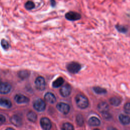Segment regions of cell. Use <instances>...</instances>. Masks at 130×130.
Here are the masks:
<instances>
[{"instance_id":"cell-1","label":"cell","mask_w":130,"mask_h":130,"mask_svg":"<svg viewBox=\"0 0 130 130\" xmlns=\"http://www.w3.org/2000/svg\"><path fill=\"white\" fill-rule=\"evenodd\" d=\"M75 101L78 107L81 109L86 108L89 104L88 100L87 98L80 94H78L76 96Z\"/></svg>"},{"instance_id":"cell-2","label":"cell","mask_w":130,"mask_h":130,"mask_svg":"<svg viewBox=\"0 0 130 130\" xmlns=\"http://www.w3.org/2000/svg\"><path fill=\"white\" fill-rule=\"evenodd\" d=\"M81 68V66L79 63L74 61L69 63L67 66V69L68 71L73 74L78 73L80 70Z\"/></svg>"},{"instance_id":"cell-3","label":"cell","mask_w":130,"mask_h":130,"mask_svg":"<svg viewBox=\"0 0 130 130\" xmlns=\"http://www.w3.org/2000/svg\"><path fill=\"white\" fill-rule=\"evenodd\" d=\"M33 106L34 108L37 111L41 112L45 110L46 108V103L41 99H38L34 102Z\"/></svg>"},{"instance_id":"cell-4","label":"cell","mask_w":130,"mask_h":130,"mask_svg":"<svg viewBox=\"0 0 130 130\" xmlns=\"http://www.w3.org/2000/svg\"><path fill=\"white\" fill-rule=\"evenodd\" d=\"M35 85L36 88L38 90L41 91L44 90L46 86V83L44 78L41 76L37 77L35 80Z\"/></svg>"},{"instance_id":"cell-5","label":"cell","mask_w":130,"mask_h":130,"mask_svg":"<svg viewBox=\"0 0 130 130\" xmlns=\"http://www.w3.org/2000/svg\"><path fill=\"white\" fill-rule=\"evenodd\" d=\"M56 108L60 112L64 114H67L69 113L70 110V106L64 103H59L56 105Z\"/></svg>"},{"instance_id":"cell-6","label":"cell","mask_w":130,"mask_h":130,"mask_svg":"<svg viewBox=\"0 0 130 130\" xmlns=\"http://www.w3.org/2000/svg\"><path fill=\"white\" fill-rule=\"evenodd\" d=\"M65 17L66 19L71 21H75L81 18V15L73 11L69 12L66 14Z\"/></svg>"},{"instance_id":"cell-7","label":"cell","mask_w":130,"mask_h":130,"mask_svg":"<svg viewBox=\"0 0 130 130\" xmlns=\"http://www.w3.org/2000/svg\"><path fill=\"white\" fill-rule=\"evenodd\" d=\"M40 124L44 130H50L51 127V123L49 119L47 117H43L40 120Z\"/></svg>"},{"instance_id":"cell-8","label":"cell","mask_w":130,"mask_h":130,"mask_svg":"<svg viewBox=\"0 0 130 130\" xmlns=\"http://www.w3.org/2000/svg\"><path fill=\"white\" fill-rule=\"evenodd\" d=\"M71 92V87L69 84H66L61 87L60 89V93L63 97L68 96Z\"/></svg>"},{"instance_id":"cell-9","label":"cell","mask_w":130,"mask_h":130,"mask_svg":"<svg viewBox=\"0 0 130 130\" xmlns=\"http://www.w3.org/2000/svg\"><path fill=\"white\" fill-rule=\"evenodd\" d=\"M11 89L10 84L6 82L0 83V93L2 94H7L9 93Z\"/></svg>"},{"instance_id":"cell-10","label":"cell","mask_w":130,"mask_h":130,"mask_svg":"<svg viewBox=\"0 0 130 130\" xmlns=\"http://www.w3.org/2000/svg\"><path fill=\"white\" fill-rule=\"evenodd\" d=\"M14 100L18 104L26 103L29 101V99L28 98L21 94H16L14 98Z\"/></svg>"},{"instance_id":"cell-11","label":"cell","mask_w":130,"mask_h":130,"mask_svg":"<svg viewBox=\"0 0 130 130\" xmlns=\"http://www.w3.org/2000/svg\"><path fill=\"white\" fill-rule=\"evenodd\" d=\"M98 109L99 112L103 114L107 113V111L109 110V105L106 102H101L98 104Z\"/></svg>"},{"instance_id":"cell-12","label":"cell","mask_w":130,"mask_h":130,"mask_svg":"<svg viewBox=\"0 0 130 130\" xmlns=\"http://www.w3.org/2000/svg\"><path fill=\"white\" fill-rule=\"evenodd\" d=\"M44 99L47 102L50 103V104H53L56 102V97L51 92H47L44 95Z\"/></svg>"},{"instance_id":"cell-13","label":"cell","mask_w":130,"mask_h":130,"mask_svg":"<svg viewBox=\"0 0 130 130\" xmlns=\"http://www.w3.org/2000/svg\"><path fill=\"white\" fill-rule=\"evenodd\" d=\"M10 121L14 125L19 126L22 124V120L20 117L17 115H13L11 117Z\"/></svg>"},{"instance_id":"cell-14","label":"cell","mask_w":130,"mask_h":130,"mask_svg":"<svg viewBox=\"0 0 130 130\" xmlns=\"http://www.w3.org/2000/svg\"><path fill=\"white\" fill-rule=\"evenodd\" d=\"M0 106L6 108H10L12 106V103L8 99L0 98Z\"/></svg>"},{"instance_id":"cell-15","label":"cell","mask_w":130,"mask_h":130,"mask_svg":"<svg viewBox=\"0 0 130 130\" xmlns=\"http://www.w3.org/2000/svg\"><path fill=\"white\" fill-rule=\"evenodd\" d=\"M119 119L121 123L123 124H127L130 123V117L127 115L121 114L119 115Z\"/></svg>"},{"instance_id":"cell-16","label":"cell","mask_w":130,"mask_h":130,"mask_svg":"<svg viewBox=\"0 0 130 130\" xmlns=\"http://www.w3.org/2000/svg\"><path fill=\"white\" fill-rule=\"evenodd\" d=\"M88 123L91 126H99L100 124V120L97 117L92 116L89 119Z\"/></svg>"},{"instance_id":"cell-17","label":"cell","mask_w":130,"mask_h":130,"mask_svg":"<svg viewBox=\"0 0 130 130\" xmlns=\"http://www.w3.org/2000/svg\"><path fill=\"white\" fill-rule=\"evenodd\" d=\"M64 82V79L62 77H58L52 83V86L53 87L57 88L62 85Z\"/></svg>"},{"instance_id":"cell-18","label":"cell","mask_w":130,"mask_h":130,"mask_svg":"<svg viewBox=\"0 0 130 130\" xmlns=\"http://www.w3.org/2000/svg\"><path fill=\"white\" fill-rule=\"evenodd\" d=\"M27 118L31 122H35L37 118L36 114L32 111H29L27 114Z\"/></svg>"},{"instance_id":"cell-19","label":"cell","mask_w":130,"mask_h":130,"mask_svg":"<svg viewBox=\"0 0 130 130\" xmlns=\"http://www.w3.org/2000/svg\"><path fill=\"white\" fill-rule=\"evenodd\" d=\"M110 103L114 106H118L121 103V100L117 97L111 98L110 100Z\"/></svg>"},{"instance_id":"cell-20","label":"cell","mask_w":130,"mask_h":130,"mask_svg":"<svg viewBox=\"0 0 130 130\" xmlns=\"http://www.w3.org/2000/svg\"><path fill=\"white\" fill-rule=\"evenodd\" d=\"M93 90L97 94H105L107 92V90L99 86L93 87Z\"/></svg>"},{"instance_id":"cell-21","label":"cell","mask_w":130,"mask_h":130,"mask_svg":"<svg viewBox=\"0 0 130 130\" xmlns=\"http://www.w3.org/2000/svg\"><path fill=\"white\" fill-rule=\"evenodd\" d=\"M18 76H19V78H20L22 79H24L27 78V77L29 76V73L27 71L22 70V71L19 72Z\"/></svg>"},{"instance_id":"cell-22","label":"cell","mask_w":130,"mask_h":130,"mask_svg":"<svg viewBox=\"0 0 130 130\" xmlns=\"http://www.w3.org/2000/svg\"><path fill=\"white\" fill-rule=\"evenodd\" d=\"M62 128L63 130H74L73 125L69 122H66L63 124Z\"/></svg>"},{"instance_id":"cell-23","label":"cell","mask_w":130,"mask_h":130,"mask_svg":"<svg viewBox=\"0 0 130 130\" xmlns=\"http://www.w3.org/2000/svg\"><path fill=\"white\" fill-rule=\"evenodd\" d=\"M76 122L78 125L82 126L84 123V119L82 116L80 114L78 115L76 117Z\"/></svg>"},{"instance_id":"cell-24","label":"cell","mask_w":130,"mask_h":130,"mask_svg":"<svg viewBox=\"0 0 130 130\" xmlns=\"http://www.w3.org/2000/svg\"><path fill=\"white\" fill-rule=\"evenodd\" d=\"M35 6V4L31 1H28L25 4V8L28 10L32 9Z\"/></svg>"},{"instance_id":"cell-25","label":"cell","mask_w":130,"mask_h":130,"mask_svg":"<svg viewBox=\"0 0 130 130\" xmlns=\"http://www.w3.org/2000/svg\"><path fill=\"white\" fill-rule=\"evenodd\" d=\"M116 28L117 29V30L120 32L122 33H125L127 31V28H126L125 26L121 25H116Z\"/></svg>"},{"instance_id":"cell-26","label":"cell","mask_w":130,"mask_h":130,"mask_svg":"<svg viewBox=\"0 0 130 130\" xmlns=\"http://www.w3.org/2000/svg\"><path fill=\"white\" fill-rule=\"evenodd\" d=\"M1 45H2V47L4 49H8L9 47V45L8 42L6 40H4V39L2 40Z\"/></svg>"},{"instance_id":"cell-27","label":"cell","mask_w":130,"mask_h":130,"mask_svg":"<svg viewBox=\"0 0 130 130\" xmlns=\"http://www.w3.org/2000/svg\"><path fill=\"white\" fill-rule=\"evenodd\" d=\"M124 110L125 113L130 114V103H126L124 106Z\"/></svg>"},{"instance_id":"cell-28","label":"cell","mask_w":130,"mask_h":130,"mask_svg":"<svg viewBox=\"0 0 130 130\" xmlns=\"http://www.w3.org/2000/svg\"><path fill=\"white\" fill-rule=\"evenodd\" d=\"M5 121H6L5 117L3 115L0 114V123H3L5 122Z\"/></svg>"},{"instance_id":"cell-29","label":"cell","mask_w":130,"mask_h":130,"mask_svg":"<svg viewBox=\"0 0 130 130\" xmlns=\"http://www.w3.org/2000/svg\"><path fill=\"white\" fill-rule=\"evenodd\" d=\"M107 130H117L116 128L113 127H109L108 128Z\"/></svg>"},{"instance_id":"cell-30","label":"cell","mask_w":130,"mask_h":130,"mask_svg":"<svg viewBox=\"0 0 130 130\" xmlns=\"http://www.w3.org/2000/svg\"><path fill=\"white\" fill-rule=\"evenodd\" d=\"M51 6L54 7L55 5V1H51Z\"/></svg>"},{"instance_id":"cell-31","label":"cell","mask_w":130,"mask_h":130,"mask_svg":"<svg viewBox=\"0 0 130 130\" xmlns=\"http://www.w3.org/2000/svg\"><path fill=\"white\" fill-rule=\"evenodd\" d=\"M5 130H14V129H13L12 128H11V127H9V128H8L7 129H6Z\"/></svg>"},{"instance_id":"cell-32","label":"cell","mask_w":130,"mask_h":130,"mask_svg":"<svg viewBox=\"0 0 130 130\" xmlns=\"http://www.w3.org/2000/svg\"><path fill=\"white\" fill-rule=\"evenodd\" d=\"M93 130H100V129H94Z\"/></svg>"}]
</instances>
